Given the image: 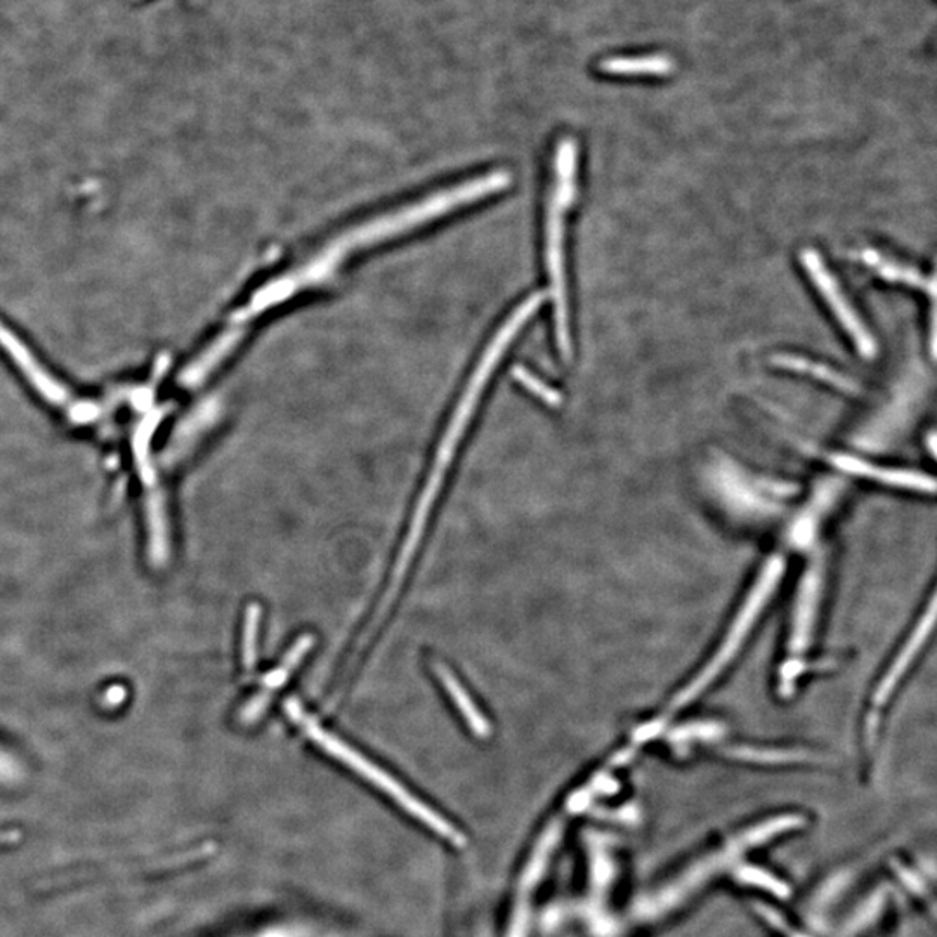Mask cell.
Here are the masks:
<instances>
[{
    "mask_svg": "<svg viewBox=\"0 0 937 937\" xmlns=\"http://www.w3.org/2000/svg\"><path fill=\"white\" fill-rule=\"evenodd\" d=\"M511 185V176L504 171L490 173L487 176L472 177L469 181L443 189L429 195L412 206H405L398 211L387 212L378 218L365 221L351 227L348 232L339 233L336 238L327 242L306 261L294 266L285 273L266 283L262 289L250 297L247 306L236 313L233 327L227 332L242 337L245 321L253 320L268 309L289 303L297 294L315 291L318 286L330 282L342 266L348 265L354 254L374 247L380 242L391 241L396 236L413 232L415 227L425 226L436 219L445 218L450 212L466 206H472L478 200L492 197Z\"/></svg>",
    "mask_w": 937,
    "mask_h": 937,
    "instance_id": "obj_1",
    "label": "cell"
},
{
    "mask_svg": "<svg viewBox=\"0 0 937 937\" xmlns=\"http://www.w3.org/2000/svg\"><path fill=\"white\" fill-rule=\"evenodd\" d=\"M543 298H546L543 294H534L526 298L525 303L519 304L511 313L510 318L496 330L495 337H493L490 344L484 349L483 356H481L480 363H478L475 372H472L466 391H464L462 398H460L457 408H455L454 417H452L450 425H448L445 436H443L442 445L437 448L436 460H434L433 471L429 475L424 493H422L421 499L417 502L412 526H410V531H408L407 538H405L400 558H398L395 572H393L396 578H403L408 566H410V561H412L413 554H415L417 546H419L422 531H424L429 511L433 507L434 499H436L443 480H445L446 469L450 466L458 443L462 440L467 425L471 421L472 413H475L476 407L480 403L488 380L492 377L493 372L496 371V366L501 363L507 348L513 344L514 337L522 332L523 327L534 318V315H537L538 309L543 304Z\"/></svg>",
    "mask_w": 937,
    "mask_h": 937,
    "instance_id": "obj_2",
    "label": "cell"
},
{
    "mask_svg": "<svg viewBox=\"0 0 937 937\" xmlns=\"http://www.w3.org/2000/svg\"><path fill=\"white\" fill-rule=\"evenodd\" d=\"M576 159H578V147L575 139H560L554 153V185H552L551 200L547 203V274L551 280L555 341L566 360L572 356V333H570L566 271H564V223L576 197Z\"/></svg>",
    "mask_w": 937,
    "mask_h": 937,
    "instance_id": "obj_3",
    "label": "cell"
},
{
    "mask_svg": "<svg viewBox=\"0 0 937 937\" xmlns=\"http://www.w3.org/2000/svg\"><path fill=\"white\" fill-rule=\"evenodd\" d=\"M286 712L291 715V719L294 721V723L301 724L304 733H306L312 740H315L316 745H320L325 752L336 757L339 761L344 762L348 768L356 771L360 776H363L365 780H368V782L374 783V785L377 786V788H380L384 794L389 795L395 803L400 804L408 815H412L415 820L427 824V829L433 830L437 835L445 836L446 841L458 842L460 835H458L457 830L454 829V824L448 823L445 818L437 815V812L434 811V809H431L427 804L421 803V800L417 799L412 792H408L403 785L396 782L395 777L389 776L386 771L380 770L378 765L368 761V759L363 757L362 753L356 752V750L351 749L349 745H345L344 741H341L339 738H336V736L325 731L324 727L318 726V723L313 721L312 717L304 712L303 706L298 705L295 700L286 702Z\"/></svg>",
    "mask_w": 937,
    "mask_h": 937,
    "instance_id": "obj_4",
    "label": "cell"
},
{
    "mask_svg": "<svg viewBox=\"0 0 937 937\" xmlns=\"http://www.w3.org/2000/svg\"><path fill=\"white\" fill-rule=\"evenodd\" d=\"M782 570V560H777V558L776 560L770 561V564L764 567L761 578H759V582H757L752 593L747 597L743 608H741L738 617L735 618L731 631L727 632L726 637H724L723 643H721L719 649H717V653L712 656L711 661L703 667L702 672L698 674L693 681L686 686L684 690L674 698L670 711H677V708L690 705L694 698L700 696V694H702L703 691H705L706 688L715 681V677H719L721 672L726 669V665L729 664V661L733 660V656L738 653L740 644L743 643L745 637H747L750 629H752L753 622H756L757 617H759L762 608H764V602L768 601V597L773 594Z\"/></svg>",
    "mask_w": 937,
    "mask_h": 937,
    "instance_id": "obj_5",
    "label": "cell"
},
{
    "mask_svg": "<svg viewBox=\"0 0 937 937\" xmlns=\"http://www.w3.org/2000/svg\"><path fill=\"white\" fill-rule=\"evenodd\" d=\"M800 261H803L806 273L815 282L816 289L823 295L824 303L829 304L836 320L841 321L845 332L850 333L859 354L865 358H874L875 351H877L874 337L866 330L841 286L835 282V278L821 261L820 254L812 248H804L803 254H800Z\"/></svg>",
    "mask_w": 937,
    "mask_h": 937,
    "instance_id": "obj_6",
    "label": "cell"
},
{
    "mask_svg": "<svg viewBox=\"0 0 937 937\" xmlns=\"http://www.w3.org/2000/svg\"><path fill=\"white\" fill-rule=\"evenodd\" d=\"M934 610H936V605H934L933 596L930 597L929 606H927V611L918 618V622L915 623V629L910 634L909 641L903 644L900 653H898V658L889 665L886 676L882 677V681L877 686V691L874 693V705L877 708H882V705H886L887 700L891 698L892 691L895 690V686L903 679L904 672L909 669L916 653L921 652L922 644L925 643L927 635L930 634V629H933Z\"/></svg>",
    "mask_w": 937,
    "mask_h": 937,
    "instance_id": "obj_7",
    "label": "cell"
},
{
    "mask_svg": "<svg viewBox=\"0 0 937 937\" xmlns=\"http://www.w3.org/2000/svg\"><path fill=\"white\" fill-rule=\"evenodd\" d=\"M830 462L841 471L879 481V483L889 484V487L906 488V490H916V492H934V481L930 480L929 476L921 475V472L883 469V467H877L875 464L862 460V458L841 454L832 455Z\"/></svg>",
    "mask_w": 937,
    "mask_h": 937,
    "instance_id": "obj_8",
    "label": "cell"
},
{
    "mask_svg": "<svg viewBox=\"0 0 937 937\" xmlns=\"http://www.w3.org/2000/svg\"><path fill=\"white\" fill-rule=\"evenodd\" d=\"M147 526L148 555L153 566L161 567L167 563L171 554V538H168L167 510L165 496L161 488H153L147 493Z\"/></svg>",
    "mask_w": 937,
    "mask_h": 937,
    "instance_id": "obj_9",
    "label": "cell"
},
{
    "mask_svg": "<svg viewBox=\"0 0 937 937\" xmlns=\"http://www.w3.org/2000/svg\"><path fill=\"white\" fill-rule=\"evenodd\" d=\"M312 643V635H304V637H301L298 643L295 644L291 652H289V655H286L285 661H283L277 670L269 672L268 676L265 677V682H262V686H265V693L254 698L253 702L248 703V705L245 706L244 712H242V717H244L245 723H253V721H256L257 717L265 712L266 705H268L269 702V693L278 690V688L289 679L292 670L297 667L298 661L303 660V656L306 655Z\"/></svg>",
    "mask_w": 937,
    "mask_h": 937,
    "instance_id": "obj_10",
    "label": "cell"
},
{
    "mask_svg": "<svg viewBox=\"0 0 937 937\" xmlns=\"http://www.w3.org/2000/svg\"><path fill=\"white\" fill-rule=\"evenodd\" d=\"M672 59L669 56H614L602 59L599 70L610 75H655L665 77L674 72Z\"/></svg>",
    "mask_w": 937,
    "mask_h": 937,
    "instance_id": "obj_11",
    "label": "cell"
},
{
    "mask_svg": "<svg viewBox=\"0 0 937 937\" xmlns=\"http://www.w3.org/2000/svg\"><path fill=\"white\" fill-rule=\"evenodd\" d=\"M433 669L434 672H436V676L440 677V681H442L446 693L450 694L452 700H454L458 712L462 714L464 719H466V723L471 727L472 733L478 736L490 735V724L484 719V715L481 714L480 708L476 706L471 694L467 693V691L464 690V686L457 681V677L454 676V672H450V670L446 669L445 665L442 664H434Z\"/></svg>",
    "mask_w": 937,
    "mask_h": 937,
    "instance_id": "obj_12",
    "label": "cell"
},
{
    "mask_svg": "<svg viewBox=\"0 0 937 937\" xmlns=\"http://www.w3.org/2000/svg\"><path fill=\"white\" fill-rule=\"evenodd\" d=\"M863 261L870 266V268H874L875 273L882 277L887 282L904 283V285L913 286V289H918V291L927 292L933 298L934 294H936L934 278L924 277V274L918 273L916 269L910 268V266L889 261V259L874 253V250H865L863 253Z\"/></svg>",
    "mask_w": 937,
    "mask_h": 937,
    "instance_id": "obj_13",
    "label": "cell"
},
{
    "mask_svg": "<svg viewBox=\"0 0 937 937\" xmlns=\"http://www.w3.org/2000/svg\"><path fill=\"white\" fill-rule=\"evenodd\" d=\"M773 363L783 371L797 372V374L809 375V377L818 378L830 386L841 389L845 393L857 391V386L850 377L832 371L830 366L821 365V363L811 362L807 358L792 356V354H777L773 358Z\"/></svg>",
    "mask_w": 937,
    "mask_h": 937,
    "instance_id": "obj_14",
    "label": "cell"
},
{
    "mask_svg": "<svg viewBox=\"0 0 937 937\" xmlns=\"http://www.w3.org/2000/svg\"><path fill=\"white\" fill-rule=\"evenodd\" d=\"M259 623H261V608L257 605L248 606L247 614H245L244 649H242L244 667L247 669V672H250L256 667Z\"/></svg>",
    "mask_w": 937,
    "mask_h": 937,
    "instance_id": "obj_15",
    "label": "cell"
},
{
    "mask_svg": "<svg viewBox=\"0 0 937 937\" xmlns=\"http://www.w3.org/2000/svg\"><path fill=\"white\" fill-rule=\"evenodd\" d=\"M514 374H516L517 380H519L528 391L534 393L535 396H538L540 400L546 401L547 405L561 403L560 393L555 391L554 387L547 386L546 383H542L540 378L535 377V375L530 374L526 368H516Z\"/></svg>",
    "mask_w": 937,
    "mask_h": 937,
    "instance_id": "obj_16",
    "label": "cell"
},
{
    "mask_svg": "<svg viewBox=\"0 0 937 937\" xmlns=\"http://www.w3.org/2000/svg\"><path fill=\"white\" fill-rule=\"evenodd\" d=\"M22 776V768L11 753L0 750V783L17 782Z\"/></svg>",
    "mask_w": 937,
    "mask_h": 937,
    "instance_id": "obj_17",
    "label": "cell"
},
{
    "mask_svg": "<svg viewBox=\"0 0 937 937\" xmlns=\"http://www.w3.org/2000/svg\"><path fill=\"white\" fill-rule=\"evenodd\" d=\"M762 913L765 915V921L771 922V924H773L780 933L785 934L786 937H809L806 936V934L800 933V930L792 929L788 922L780 918V916H777L776 913L771 912V910H764Z\"/></svg>",
    "mask_w": 937,
    "mask_h": 937,
    "instance_id": "obj_18",
    "label": "cell"
}]
</instances>
